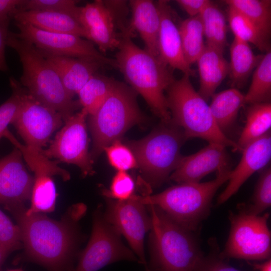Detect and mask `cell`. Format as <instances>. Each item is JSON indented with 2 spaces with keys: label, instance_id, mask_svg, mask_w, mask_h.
I'll return each mask as SVG.
<instances>
[{
  "label": "cell",
  "instance_id": "6da1fadb",
  "mask_svg": "<svg viewBox=\"0 0 271 271\" xmlns=\"http://www.w3.org/2000/svg\"><path fill=\"white\" fill-rule=\"evenodd\" d=\"M24 205L8 209L19 227L25 257L49 271H65L70 265L80 240L78 222L86 207L72 205L59 220L42 213L28 215Z\"/></svg>",
  "mask_w": 271,
  "mask_h": 271
},
{
  "label": "cell",
  "instance_id": "7a4b0ae2",
  "mask_svg": "<svg viewBox=\"0 0 271 271\" xmlns=\"http://www.w3.org/2000/svg\"><path fill=\"white\" fill-rule=\"evenodd\" d=\"M128 33L122 35L115 61L125 80L165 123L171 121L165 91L175 80L171 68L160 58L137 46Z\"/></svg>",
  "mask_w": 271,
  "mask_h": 271
},
{
  "label": "cell",
  "instance_id": "3957f363",
  "mask_svg": "<svg viewBox=\"0 0 271 271\" xmlns=\"http://www.w3.org/2000/svg\"><path fill=\"white\" fill-rule=\"evenodd\" d=\"M7 46L17 53L23 68L20 83L36 100L59 112L64 122L81 107L78 101L67 92L52 65L32 44L10 31Z\"/></svg>",
  "mask_w": 271,
  "mask_h": 271
},
{
  "label": "cell",
  "instance_id": "277c9868",
  "mask_svg": "<svg viewBox=\"0 0 271 271\" xmlns=\"http://www.w3.org/2000/svg\"><path fill=\"white\" fill-rule=\"evenodd\" d=\"M151 219V262L156 271H193L203 256L193 233L179 225L160 208L146 205Z\"/></svg>",
  "mask_w": 271,
  "mask_h": 271
},
{
  "label": "cell",
  "instance_id": "5b68a950",
  "mask_svg": "<svg viewBox=\"0 0 271 271\" xmlns=\"http://www.w3.org/2000/svg\"><path fill=\"white\" fill-rule=\"evenodd\" d=\"M230 167L219 170L216 178L200 183H182L153 195L140 196L145 205L160 208L172 220L182 227L195 232L210 211L213 196L228 181Z\"/></svg>",
  "mask_w": 271,
  "mask_h": 271
},
{
  "label": "cell",
  "instance_id": "8992f818",
  "mask_svg": "<svg viewBox=\"0 0 271 271\" xmlns=\"http://www.w3.org/2000/svg\"><path fill=\"white\" fill-rule=\"evenodd\" d=\"M190 77L184 74L175 79L166 91L172 122L182 129L188 139L199 138L239 151L236 143L218 128L209 105L195 90Z\"/></svg>",
  "mask_w": 271,
  "mask_h": 271
},
{
  "label": "cell",
  "instance_id": "52a82bcc",
  "mask_svg": "<svg viewBox=\"0 0 271 271\" xmlns=\"http://www.w3.org/2000/svg\"><path fill=\"white\" fill-rule=\"evenodd\" d=\"M137 93L125 83L116 80L109 94L97 111L89 115L93 145L91 158L96 159L104 149L144 116L137 101Z\"/></svg>",
  "mask_w": 271,
  "mask_h": 271
},
{
  "label": "cell",
  "instance_id": "ba28073f",
  "mask_svg": "<svg viewBox=\"0 0 271 271\" xmlns=\"http://www.w3.org/2000/svg\"><path fill=\"white\" fill-rule=\"evenodd\" d=\"M183 130L172 121L163 124L147 137L130 141L128 147L145 178L154 186L169 178L183 156L181 149L187 140Z\"/></svg>",
  "mask_w": 271,
  "mask_h": 271
},
{
  "label": "cell",
  "instance_id": "9c48e42d",
  "mask_svg": "<svg viewBox=\"0 0 271 271\" xmlns=\"http://www.w3.org/2000/svg\"><path fill=\"white\" fill-rule=\"evenodd\" d=\"M269 213L254 215L238 210L230 212L231 227L220 256L246 260L268 259L271 254V233L267 225Z\"/></svg>",
  "mask_w": 271,
  "mask_h": 271
},
{
  "label": "cell",
  "instance_id": "30bf717a",
  "mask_svg": "<svg viewBox=\"0 0 271 271\" xmlns=\"http://www.w3.org/2000/svg\"><path fill=\"white\" fill-rule=\"evenodd\" d=\"M126 2L124 1L95 0L80 7L78 21L86 33V39L95 44L103 54L117 49L124 26Z\"/></svg>",
  "mask_w": 271,
  "mask_h": 271
},
{
  "label": "cell",
  "instance_id": "8fae6325",
  "mask_svg": "<svg viewBox=\"0 0 271 271\" xmlns=\"http://www.w3.org/2000/svg\"><path fill=\"white\" fill-rule=\"evenodd\" d=\"M121 235L105 219L101 207L95 210L89 242L72 271H97L120 260L139 261L122 242Z\"/></svg>",
  "mask_w": 271,
  "mask_h": 271
},
{
  "label": "cell",
  "instance_id": "7c38bea8",
  "mask_svg": "<svg viewBox=\"0 0 271 271\" xmlns=\"http://www.w3.org/2000/svg\"><path fill=\"white\" fill-rule=\"evenodd\" d=\"M103 213L105 220L128 241L139 261L147 264L144 239L151 228V219L140 196L125 200L108 199Z\"/></svg>",
  "mask_w": 271,
  "mask_h": 271
},
{
  "label": "cell",
  "instance_id": "4fadbf2b",
  "mask_svg": "<svg viewBox=\"0 0 271 271\" xmlns=\"http://www.w3.org/2000/svg\"><path fill=\"white\" fill-rule=\"evenodd\" d=\"M87 113L82 108L64 122L49 147L40 152L48 158H54L67 164L75 165L83 177L92 175L93 161L88 151L89 139L86 124Z\"/></svg>",
  "mask_w": 271,
  "mask_h": 271
},
{
  "label": "cell",
  "instance_id": "5bb4252c",
  "mask_svg": "<svg viewBox=\"0 0 271 271\" xmlns=\"http://www.w3.org/2000/svg\"><path fill=\"white\" fill-rule=\"evenodd\" d=\"M19 30L18 38L32 44L39 50L54 55L96 59L105 66L117 69L115 59L107 57L91 41L77 35L52 33L33 26L15 22Z\"/></svg>",
  "mask_w": 271,
  "mask_h": 271
},
{
  "label": "cell",
  "instance_id": "9a60e30c",
  "mask_svg": "<svg viewBox=\"0 0 271 271\" xmlns=\"http://www.w3.org/2000/svg\"><path fill=\"white\" fill-rule=\"evenodd\" d=\"M63 122L59 112L36 100L23 87L21 107L11 124L26 146L43 149Z\"/></svg>",
  "mask_w": 271,
  "mask_h": 271
},
{
  "label": "cell",
  "instance_id": "2e32d148",
  "mask_svg": "<svg viewBox=\"0 0 271 271\" xmlns=\"http://www.w3.org/2000/svg\"><path fill=\"white\" fill-rule=\"evenodd\" d=\"M15 148L0 159V204L6 209L24 205L31 196L34 179Z\"/></svg>",
  "mask_w": 271,
  "mask_h": 271
},
{
  "label": "cell",
  "instance_id": "e0dca14e",
  "mask_svg": "<svg viewBox=\"0 0 271 271\" xmlns=\"http://www.w3.org/2000/svg\"><path fill=\"white\" fill-rule=\"evenodd\" d=\"M224 146L209 144L197 153L183 156L169 179L178 183H197L208 174L230 167V159Z\"/></svg>",
  "mask_w": 271,
  "mask_h": 271
},
{
  "label": "cell",
  "instance_id": "ac0fdd59",
  "mask_svg": "<svg viewBox=\"0 0 271 271\" xmlns=\"http://www.w3.org/2000/svg\"><path fill=\"white\" fill-rule=\"evenodd\" d=\"M241 158L236 167L231 171L226 188L217 198L221 205L235 194L254 173L266 167L271 158V133L267 132L250 143L242 150Z\"/></svg>",
  "mask_w": 271,
  "mask_h": 271
},
{
  "label": "cell",
  "instance_id": "d6986e66",
  "mask_svg": "<svg viewBox=\"0 0 271 271\" xmlns=\"http://www.w3.org/2000/svg\"><path fill=\"white\" fill-rule=\"evenodd\" d=\"M160 16L158 35V57L169 67L194 76L196 71L187 62L183 51L179 27L175 23L173 11L167 1L156 3Z\"/></svg>",
  "mask_w": 271,
  "mask_h": 271
},
{
  "label": "cell",
  "instance_id": "ffe728a7",
  "mask_svg": "<svg viewBox=\"0 0 271 271\" xmlns=\"http://www.w3.org/2000/svg\"><path fill=\"white\" fill-rule=\"evenodd\" d=\"M40 51L53 67L65 89L73 98L100 68L105 66L93 58L58 56Z\"/></svg>",
  "mask_w": 271,
  "mask_h": 271
},
{
  "label": "cell",
  "instance_id": "44dd1931",
  "mask_svg": "<svg viewBox=\"0 0 271 271\" xmlns=\"http://www.w3.org/2000/svg\"><path fill=\"white\" fill-rule=\"evenodd\" d=\"M132 17L130 29L138 32L145 49L158 57L160 13L156 3L151 0H131L129 2Z\"/></svg>",
  "mask_w": 271,
  "mask_h": 271
},
{
  "label": "cell",
  "instance_id": "7402d4cb",
  "mask_svg": "<svg viewBox=\"0 0 271 271\" xmlns=\"http://www.w3.org/2000/svg\"><path fill=\"white\" fill-rule=\"evenodd\" d=\"M12 18L15 20V22L30 24L43 31L70 34L86 39L85 32L77 18L69 14L17 10Z\"/></svg>",
  "mask_w": 271,
  "mask_h": 271
},
{
  "label": "cell",
  "instance_id": "603a6c76",
  "mask_svg": "<svg viewBox=\"0 0 271 271\" xmlns=\"http://www.w3.org/2000/svg\"><path fill=\"white\" fill-rule=\"evenodd\" d=\"M196 63L200 77L198 93L207 101L229 74V63L223 53L206 45Z\"/></svg>",
  "mask_w": 271,
  "mask_h": 271
},
{
  "label": "cell",
  "instance_id": "cb8c5ba5",
  "mask_svg": "<svg viewBox=\"0 0 271 271\" xmlns=\"http://www.w3.org/2000/svg\"><path fill=\"white\" fill-rule=\"evenodd\" d=\"M209 105L212 115L220 130L226 136L235 125L238 112L245 104L244 95L231 88L214 94Z\"/></svg>",
  "mask_w": 271,
  "mask_h": 271
},
{
  "label": "cell",
  "instance_id": "d4e9b609",
  "mask_svg": "<svg viewBox=\"0 0 271 271\" xmlns=\"http://www.w3.org/2000/svg\"><path fill=\"white\" fill-rule=\"evenodd\" d=\"M229 73L232 88L243 87L262 55H256L248 43L234 37L230 48Z\"/></svg>",
  "mask_w": 271,
  "mask_h": 271
},
{
  "label": "cell",
  "instance_id": "484cf974",
  "mask_svg": "<svg viewBox=\"0 0 271 271\" xmlns=\"http://www.w3.org/2000/svg\"><path fill=\"white\" fill-rule=\"evenodd\" d=\"M245 116V126L236 142L241 152L247 145L270 131V102L249 104Z\"/></svg>",
  "mask_w": 271,
  "mask_h": 271
},
{
  "label": "cell",
  "instance_id": "4316f807",
  "mask_svg": "<svg viewBox=\"0 0 271 271\" xmlns=\"http://www.w3.org/2000/svg\"><path fill=\"white\" fill-rule=\"evenodd\" d=\"M227 18L234 37L251 43L263 52L270 51V35L235 9L228 7Z\"/></svg>",
  "mask_w": 271,
  "mask_h": 271
},
{
  "label": "cell",
  "instance_id": "83f0119b",
  "mask_svg": "<svg viewBox=\"0 0 271 271\" xmlns=\"http://www.w3.org/2000/svg\"><path fill=\"white\" fill-rule=\"evenodd\" d=\"M206 45L224 53L227 45L226 18L222 10L208 1L200 14Z\"/></svg>",
  "mask_w": 271,
  "mask_h": 271
},
{
  "label": "cell",
  "instance_id": "f1b7e54d",
  "mask_svg": "<svg viewBox=\"0 0 271 271\" xmlns=\"http://www.w3.org/2000/svg\"><path fill=\"white\" fill-rule=\"evenodd\" d=\"M5 138L8 139L20 151L23 158L30 169L34 172L35 176H58L64 181L70 179L69 173L59 167L58 165V161L50 160L42 154L40 150L22 144L9 130L6 134Z\"/></svg>",
  "mask_w": 271,
  "mask_h": 271
},
{
  "label": "cell",
  "instance_id": "f546056e",
  "mask_svg": "<svg viewBox=\"0 0 271 271\" xmlns=\"http://www.w3.org/2000/svg\"><path fill=\"white\" fill-rule=\"evenodd\" d=\"M116 80L99 74H94L78 92V102L88 114H94L111 92Z\"/></svg>",
  "mask_w": 271,
  "mask_h": 271
},
{
  "label": "cell",
  "instance_id": "4dcf8cb0",
  "mask_svg": "<svg viewBox=\"0 0 271 271\" xmlns=\"http://www.w3.org/2000/svg\"><path fill=\"white\" fill-rule=\"evenodd\" d=\"M178 27L184 55L191 66L196 62L205 47L200 15L183 21Z\"/></svg>",
  "mask_w": 271,
  "mask_h": 271
},
{
  "label": "cell",
  "instance_id": "1f68e13d",
  "mask_svg": "<svg viewBox=\"0 0 271 271\" xmlns=\"http://www.w3.org/2000/svg\"><path fill=\"white\" fill-rule=\"evenodd\" d=\"M271 51L265 53L255 68L251 84L244 95L245 104L270 102Z\"/></svg>",
  "mask_w": 271,
  "mask_h": 271
},
{
  "label": "cell",
  "instance_id": "d6a6232c",
  "mask_svg": "<svg viewBox=\"0 0 271 271\" xmlns=\"http://www.w3.org/2000/svg\"><path fill=\"white\" fill-rule=\"evenodd\" d=\"M57 196L55 184L51 177L36 176L31 196V206L26 209L28 215L53 212L55 208Z\"/></svg>",
  "mask_w": 271,
  "mask_h": 271
},
{
  "label": "cell",
  "instance_id": "836d02e7",
  "mask_svg": "<svg viewBox=\"0 0 271 271\" xmlns=\"http://www.w3.org/2000/svg\"><path fill=\"white\" fill-rule=\"evenodd\" d=\"M225 3L270 35V0H227Z\"/></svg>",
  "mask_w": 271,
  "mask_h": 271
},
{
  "label": "cell",
  "instance_id": "e575fe53",
  "mask_svg": "<svg viewBox=\"0 0 271 271\" xmlns=\"http://www.w3.org/2000/svg\"><path fill=\"white\" fill-rule=\"evenodd\" d=\"M259 171L250 203L238 206V210L254 215H259L271 205L270 166L268 164Z\"/></svg>",
  "mask_w": 271,
  "mask_h": 271
},
{
  "label": "cell",
  "instance_id": "d590c367",
  "mask_svg": "<svg viewBox=\"0 0 271 271\" xmlns=\"http://www.w3.org/2000/svg\"><path fill=\"white\" fill-rule=\"evenodd\" d=\"M10 84L12 95L0 105V140L9 130L8 125L16 117L21 105L23 86L13 77L10 78Z\"/></svg>",
  "mask_w": 271,
  "mask_h": 271
},
{
  "label": "cell",
  "instance_id": "8d00e7d4",
  "mask_svg": "<svg viewBox=\"0 0 271 271\" xmlns=\"http://www.w3.org/2000/svg\"><path fill=\"white\" fill-rule=\"evenodd\" d=\"M78 2L75 0H23L17 10L64 13L73 15L78 19L80 9L77 6Z\"/></svg>",
  "mask_w": 271,
  "mask_h": 271
},
{
  "label": "cell",
  "instance_id": "74e56055",
  "mask_svg": "<svg viewBox=\"0 0 271 271\" xmlns=\"http://www.w3.org/2000/svg\"><path fill=\"white\" fill-rule=\"evenodd\" d=\"M110 165L117 171L126 172L138 167L137 162L130 148L117 140L105 149Z\"/></svg>",
  "mask_w": 271,
  "mask_h": 271
},
{
  "label": "cell",
  "instance_id": "f35d334b",
  "mask_svg": "<svg viewBox=\"0 0 271 271\" xmlns=\"http://www.w3.org/2000/svg\"><path fill=\"white\" fill-rule=\"evenodd\" d=\"M135 183L126 172L118 171L113 177L109 190H103L102 194L108 199L125 200L134 195Z\"/></svg>",
  "mask_w": 271,
  "mask_h": 271
},
{
  "label": "cell",
  "instance_id": "ab89813d",
  "mask_svg": "<svg viewBox=\"0 0 271 271\" xmlns=\"http://www.w3.org/2000/svg\"><path fill=\"white\" fill-rule=\"evenodd\" d=\"M209 252L199 260L193 271H240L226 263L220 255V249L215 238L208 241Z\"/></svg>",
  "mask_w": 271,
  "mask_h": 271
},
{
  "label": "cell",
  "instance_id": "60d3db41",
  "mask_svg": "<svg viewBox=\"0 0 271 271\" xmlns=\"http://www.w3.org/2000/svg\"><path fill=\"white\" fill-rule=\"evenodd\" d=\"M22 235L18 225L0 210V245L11 252L22 246Z\"/></svg>",
  "mask_w": 271,
  "mask_h": 271
},
{
  "label": "cell",
  "instance_id": "b9f144b4",
  "mask_svg": "<svg viewBox=\"0 0 271 271\" xmlns=\"http://www.w3.org/2000/svg\"><path fill=\"white\" fill-rule=\"evenodd\" d=\"M208 0H177L179 6L190 17L199 15L208 2Z\"/></svg>",
  "mask_w": 271,
  "mask_h": 271
},
{
  "label": "cell",
  "instance_id": "7bdbcfd3",
  "mask_svg": "<svg viewBox=\"0 0 271 271\" xmlns=\"http://www.w3.org/2000/svg\"><path fill=\"white\" fill-rule=\"evenodd\" d=\"M9 22L10 21L0 22V71H1L8 70L5 56V48L10 32Z\"/></svg>",
  "mask_w": 271,
  "mask_h": 271
},
{
  "label": "cell",
  "instance_id": "ee69618b",
  "mask_svg": "<svg viewBox=\"0 0 271 271\" xmlns=\"http://www.w3.org/2000/svg\"><path fill=\"white\" fill-rule=\"evenodd\" d=\"M23 0H0V22L10 21Z\"/></svg>",
  "mask_w": 271,
  "mask_h": 271
},
{
  "label": "cell",
  "instance_id": "f6af8a7d",
  "mask_svg": "<svg viewBox=\"0 0 271 271\" xmlns=\"http://www.w3.org/2000/svg\"><path fill=\"white\" fill-rule=\"evenodd\" d=\"M248 263L251 265L255 269L258 271H271V260L270 258L261 263L250 262Z\"/></svg>",
  "mask_w": 271,
  "mask_h": 271
},
{
  "label": "cell",
  "instance_id": "bcb514c9",
  "mask_svg": "<svg viewBox=\"0 0 271 271\" xmlns=\"http://www.w3.org/2000/svg\"><path fill=\"white\" fill-rule=\"evenodd\" d=\"M12 252L10 250L0 245V271L2 267L9 254Z\"/></svg>",
  "mask_w": 271,
  "mask_h": 271
},
{
  "label": "cell",
  "instance_id": "7dc6e473",
  "mask_svg": "<svg viewBox=\"0 0 271 271\" xmlns=\"http://www.w3.org/2000/svg\"><path fill=\"white\" fill-rule=\"evenodd\" d=\"M7 271H23L21 269H9Z\"/></svg>",
  "mask_w": 271,
  "mask_h": 271
},
{
  "label": "cell",
  "instance_id": "c3c4849f",
  "mask_svg": "<svg viewBox=\"0 0 271 271\" xmlns=\"http://www.w3.org/2000/svg\"><path fill=\"white\" fill-rule=\"evenodd\" d=\"M147 271H150V270H147Z\"/></svg>",
  "mask_w": 271,
  "mask_h": 271
}]
</instances>
